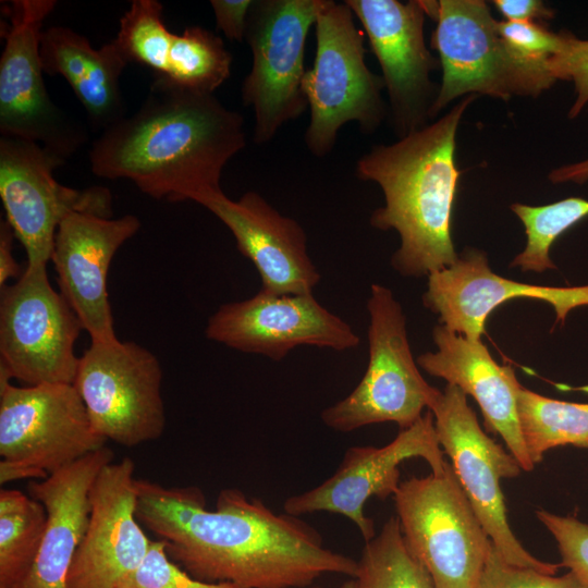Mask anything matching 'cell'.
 <instances>
[{
	"label": "cell",
	"mask_w": 588,
	"mask_h": 588,
	"mask_svg": "<svg viewBox=\"0 0 588 588\" xmlns=\"http://www.w3.org/2000/svg\"><path fill=\"white\" fill-rule=\"evenodd\" d=\"M196 486L136 478V518L192 577L238 588H304L326 574L355 577L357 561L327 549L297 516L275 514L237 488L208 510Z\"/></svg>",
	"instance_id": "1"
},
{
	"label": "cell",
	"mask_w": 588,
	"mask_h": 588,
	"mask_svg": "<svg viewBox=\"0 0 588 588\" xmlns=\"http://www.w3.org/2000/svg\"><path fill=\"white\" fill-rule=\"evenodd\" d=\"M245 145L243 115L215 94L154 78L140 107L93 142L88 160L95 175L128 180L151 198L196 203L222 189L225 164Z\"/></svg>",
	"instance_id": "2"
},
{
	"label": "cell",
	"mask_w": 588,
	"mask_h": 588,
	"mask_svg": "<svg viewBox=\"0 0 588 588\" xmlns=\"http://www.w3.org/2000/svg\"><path fill=\"white\" fill-rule=\"evenodd\" d=\"M474 98L470 95L443 118L393 144L375 145L356 162V176L377 183L383 193L384 205L371 213L369 223L397 232L401 244L391 264L403 277H428L458 258L451 235L460 179L455 138Z\"/></svg>",
	"instance_id": "3"
},
{
	"label": "cell",
	"mask_w": 588,
	"mask_h": 588,
	"mask_svg": "<svg viewBox=\"0 0 588 588\" xmlns=\"http://www.w3.org/2000/svg\"><path fill=\"white\" fill-rule=\"evenodd\" d=\"M354 17L345 1L327 0L315 23V59L302 88L310 111L304 142L318 158L332 151L346 123L370 134L385 115L384 84L366 64L364 35Z\"/></svg>",
	"instance_id": "4"
},
{
	"label": "cell",
	"mask_w": 588,
	"mask_h": 588,
	"mask_svg": "<svg viewBox=\"0 0 588 588\" xmlns=\"http://www.w3.org/2000/svg\"><path fill=\"white\" fill-rule=\"evenodd\" d=\"M368 365L359 383L344 399L321 412L322 422L339 432L392 421L402 429L430 408L440 390L430 385L413 357L406 317L393 292L378 283L367 299Z\"/></svg>",
	"instance_id": "5"
},
{
	"label": "cell",
	"mask_w": 588,
	"mask_h": 588,
	"mask_svg": "<svg viewBox=\"0 0 588 588\" xmlns=\"http://www.w3.org/2000/svg\"><path fill=\"white\" fill-rule=\"evenodd\" d=\"M431 19L443 74L429 117L465 94L536 97L556 82L549 64L523 60L507 47L485 1L440 0Z\"/></svg>",
	"instance_id": "6"
},
{
	"label": "cell",
	"mask_w": 588,
	"mask_h": 588,
	"mask_svg": "<svg viewBox=\"0 0 588 588\" xmlns=\"http://www.w3.org/2000/svg\"><path fill=\"white\" fill-rule=\"evenodd\" d=\"M407 549L437 588H477L492 541L452 465L401 481L393 495Z\"/></svg>",
	"instance_id": "7"
},
{
	"label": "cell",
	"mask_w": 588,
	"mask_h": 588,
	"mask_svg": "<svg viewBox=\"0 0 588 588\" xmlns=\"http://www.w3.org/2000/svg\"><path fill=\"white\" fill-rule=\"evenodd\" d=\"M327 0H253L245 41L252 69L241 86L254 111L253 140L265 145L308 107L302 84L308 33Z\"/></svg>",
	"instance_id": "8"
},
{
	"label": "cell",
	"mask_w": 588,
	"mask_h": 588,
	"mask_svg": "<svg viewBox=\"0 0 588 588\" xmlns=\"http://www.w3.org/2000/svg\"><path fill=\"white\" fill-rule=\"evenodd\" d=\"M82 329L75 311L50 284L47 266L27 265L14 284L1 289L0 378L28 385L73 384Z\"/></svg>",
	"instance_id": "9"
},
{
	"label": "cell",
	"mask_w": 588,
	"mask_h": 588,
	"mask_svg": "<svg viewBox=\"0 0 588 588\" xmlns=\"http://www.w3.org/2000/svg\"><path fill=\"white\" fill-rule=\"evenodd\" d=\"M54 0H14L4 5L1 34L0 134L35 142L63 161L86 142V130L51 100L45 86L39 39Z\"/></svg>",
	"instance_id": "10"
},
{
	"label": "cell",
	"mask_w": 588,
	"mask_h": 588,
	"mask_svg": "<svg viewBox=\"0 0 588 588\" xmlns=\"http://www.w3.org/2000/svg\"><path fill=\"white\" fill-rule=\"evenodd\" d=\"M73 385L95 431L124 446L160 438L166 427L162 368L146 347L119 339L90 342Z\"/></svg>",
	"instance_id": "11"
},
{
	"label": "cell",
	"mask_w": 588,
	"mask_h": 588,
	"mask_svg": "<svg viewBox=\"0 0 588 588\" xmlns=\"http://www.w3.org/2000/svg\"><path fill=\"white\" fill-rule=\"evenodd\" d=\"M432 413L440 446L494 548L510 564L555 575L561 564L531 555L513 534L501 491L502 478H515L517 460L480 427L467 395L446 384L428 409Z\"/></svg>",
	"instance_id": "12"
},
{
	"label": "cell",
	"mask_w": 588,
	"mask_h": 588,
	"mask_svg": "<svg viewBox=\"0 0 588 588\" xmlns=\"http://www.w3.org/2000/svg\"><path fill=\"white\" fill-rule=\"evenodd\" d=\"M64 163L38 143L0 136V198L29 266L51 260L57 230L70 215L112 218L109 188H73L53 177V170Z\"/></svg>",
	"instance_id": "13"
},
{
	"label": "cell",
	"mask_w": 588,
	"mask_h": 588,
	"mask_svg": "<svg viewBox=\"0 0 588 588\" xmlns=\"http://www.w3.org/2000/svg\"><path fill=\"white\" fill-rule=\"evenodd\" d=\"M73 384L0 379V455L48 475L105 446Z\"/></svg>",
	"instance_id": "14"
},
{
	"label": "cell",
	"mask_w": 588,
	"mask_h": 588,
	"mask_svg": "<svg viewBox=\"0 0 588 588\" xmlns=\"http://www.w3.org/2000/svg\"><path fill=\"white\" fill-rule=\"evenodd\" d=\"M208 340L238 352L281 360L299 346L343 352L359 345L353 327L310 294L260 289L249 298L221 305L205 328Z\"/></svg>",
	"instance_id": "15"
},
{
	"label": "cell",
	"mask_w": 588,
	"mask_h": 588,
	"mask_svg": "<svg viewBox=\"0 0 588 588\" xmlns=\"http://www.w3.org/2000/svg\"><path fill=\"white\" fill-rule=\"evenodd\" d=\"M412 457L424 458L434 475L442 474L448 464L430 411L382 448H348L331 477L284 501V513L297 517L318 512L343 515L367 542L376 536L373 520L364 512L367 500L394 495L401 483L400 464Z\"/></svg>",
	"instance_id": "16"
},
{
	"label": "cell",
	"mask_w": 588,
	"mask_h": 588,
	"mask_svg": "<svg viewBox=\"0 0 588 588\" xmlns=\"http://www.w3.org/2000/svg\"><path fill=\"white\" fill-rule=\"evenodd\" d=\"M364 27L388 90L400 137L422 127L431 105L430 72L437 60L424 38L425 11L419 1L345 0Z\"/></svg>",
	"instance_id": "17"
},
{
	"label": "cell",
	"mask_w": 588,
	"mask_h": 588,
	"mask_svg": "<svg viewBox=\"0 0 588 588\" xmlns=\"http://www.w3.org/2000/svg\"><path fill=\"white\" fill-rule=\"evenodd\" d=\"M135 464L106 465L90 492L87 529L76 550L66 588H115L144 560L151 540L136 518Z\"/></svg>",
	"instance_id": "18"
},
{
	"label": "cell",
	"mask_w": 588,
	"mask_h": 588,
	"mask_svg": "<svg viewBox=\"0 0 588 588\" xmlns=\"http://www.w3.org/2000/svg\"><path fill=\"white\" fill-rule=\"evenodd\" d=\"M140 228L134 215L103 218L72 213L59 225L51 260L60 293L79 318L90 342L117 340L108 272L119 248Z\"/></svg>",
	"instance_id": "19"
},
{
	"label": "cell",
	"mask_w": 588,
	"mask_h": 588,
	"mask_svg": "<svg viewBox=\"0 0 588 588\" xmlns=\"http://www.w3.org/2000/svg\"><path fill=\"white\" fill-rule=\"evenodd\" d=\"M196 203L230 230L238 252L256 268L261 290L275 294L314 292L321 275L308 254L306 232L295 219L282 215L254 191L231 199L221 189Z\"/></svg>",
	"instance_id": "20"
},
{
	"label": "cell",
	"mask_w": 588,
	"mask_h": 588,
	"mask_svg": "<svg viewBox=\"0 0 588 588\" xmlns=\"http://www.w3.org/2000/svg\"><path fill=\"white\" fill-rule=\"evenodd\" d=\"M113 41L128 63L146 66L154 78L181 88L213 94L231 75L233 58L222 38L200 26L172 33L157 0H133Z\"/></svg>",
	"instance_id": "21"
},
{
	"label": "cell",
	"mask_w": 588,
	"mask_h": 588,
	"mask_svg": "<svg viewBox=\"0 0 588 588\" xmlns=\"http://www.w3.org/2000/svg\"><path fill=\"white\" fill-rule=\"evenodd\" d=\"M427 278L424 305L439 316L441 324L475 340L485 332L491 311L512 298L549 303L555 313V324H563L574 308L588 305V284L544 286L509 280L491 270L485 252L474 248L464 250L452 266Z\"/></svg>",
	"instance_id": "22"
},
{
	"label": "cell",
	"mask_w": 588,
	"mask_h": 588,
	"mask_svg": "<svg viewBox=\"0 0 588 588\" xmlns=\"http://www.w3.org/2000/svg\"><path fill=\"white\" fill-rule=\"evenodd\" d=\"M432 339L437 351L418 356V366L473 396L488 431L502 438L523 470H532L535 464L527 452L518 415L523 385L514 369L498 364L481 339L457 334L441 323L433 328Z\"/></svg>",
	"instance_id": "23"
},
{
	"label": "cell",
	"mask_w": 588,
	"mask_h": 588,
	"mask_svg": "<svg viewBox=\"0 0 588 588\" xmlns=\"http://www.w3.org/2000/svg\"><path fill=\"white\" fill-rule=\"evenodd\" d=\"M113 452L103 446L57 470L28 482V495L47 512V524L34 566L22 588H66L76 550L87 529L91 486Z\"/></svg>",
	"instance_id": "24"
},
{
	"label": "cell",
	"mask_w": 588,
	"mask_h": 588,
	"mask_svg": "<svg viewBox=\"0 0 588 588\" xmlns=\"http://www.w3.org/2000/svg\"><path fill=\"white\" fill-rule=\"evenodd\" d=\"M39 54L44 73L69 83L94 130L102 132L125 117L120 78L130 63L113 40L94 48L72 28L51 26L41 30Z\"/></svg>",
	"instance_id": "25"
},
{
	"label": "cell",
	"mask_w": 588,
	"mask_h": 588,
	"mask_svg": "<svg viewBox=\"0 0 588 588\" xmlns=\"http://www.w3.org/2000/svg\"><path fill=\"white\" fill-rule=\"evenodd\" d=\"M45 506L12 489L0 491V588H22L44 538Z\"/></svg>",
	"instance_id": "26"
},
{
	"label": "cell",
	"mask_w": 588,
	"mask_h": 588,
	"mask_svg": "<svg viewBox=\"0 0 588 588\" xmlns=\"http://www.w3.org/2000/svg\"><path fill=\"white\" fill-rule=\"evenodd\" d=\"M518 415L534 464L553 448L574 445L588 450V404L554 400L522 387Z\"/></svg>",
	"instance_id": "27"
},
{
	"label": "cell",
	"mask_w": 588,
	"mask_h": 588,
	"mask_svg": "<svg viewBox=\"0 0 588 588\" xmlns=\"http://www.w3.org/2000/svg\"><path fill=\"white\" fill-rule=\"evenodd\" d=\"M354 578L359 588H437L428 571L407 549L399 519L393 516L365 542Z\"/></svg>",
	"instance_id": "28"
},
{
	"label": "cell",
	"mask_w": 588,
	"mask_h": 588,
	"mask_svg": "<svg viewBox=\"0 0 588 588\" xmlns=\"http://www.w3.org/2000/svg\"><path fill=\"white\" fill-rule=\"evenodd\" d=\"M512 211L525 226L527 244L525 249L511 261L510 267L522 271L543 272L556 269L550 257L554 241L571 226L588 217V200L568 197L542 206L515 203Z\"/></svg>",
	"instance_id": "29"
},
{
	"label": "cell",
	"mask_w": 588,
	"mask_h": 588,
	"mask_svg": "<svg viewBox=\"0 0 588 588\" xmlns=\"http://www.w3.org/2000/svg\"><path fill=\"white\" fill-rule=\"evenodd\" d=\"M115 588H238L230 583H206L172 562L160 540H151L142 563Z\"/></svg>",
	"instance_id": "30"
},
{
	"label": "cell",
	"mask_w": 588,
	"mask_h": 588,
	"mask_svg": "<svg viewBox=\"0 0 588 588\" xmlns=\"http://www.w3.org/2000/svg\"><path fill=\"white\" fill-rule=\"evenodd\" d=\"M477 588H588L575 573L562 576L507 563L491 546Z\"/></svg>",
	"instance_id": "31"
},
{
	"label": "cell",
	"mask_w": 588,
	"mask_h": 588,
	"mask_svg": "<svg viewBox=\"0 0 588 588\" xmlns=\"http://www.w3.org/2000/svg\"><path fill=\"white\" fill-rule=\"evenodd\" d=\"M499 35L507 47L523 60L549 64L563 44V34L553 33L535 22H497Z\"/></svg>",
	"instance_id": "32"
},
{
	"label": "cell",
	"mask_w": 588,
	"mask_h": 588,
	"mask_svg": "<svg viewBox=\"0 0 588 588\" xmlns=\"http://www.w3.org/2000/svg\"><path fill=\"white\" fill-rule=\"evenodd\" d=\"M536 515L554 537L561 565L588 585V524L573 516H560L547 511H538Z\"/></svg>",
	"instance_id": "33"
},
{
	"label": "cell",
	"mask_w": 588,
	"mask_h": 588,
	"mask_svg": "<svg viewBox=\"0 0 588 588\" xmlns=\"http://www.w3.org/2000/svg\"><path fill=\"white\" fill-rule=\"evenodd\" d=\"M561 50L549 61V68L556 81H572L576 98L568 118H576L588 103V39H579L571 32L562 30Z\"/></svg>",
	"instance_id": "34"
},
{
	"label": "cell",
	"mask_w": 588,
	"mask_h": 588,
	"mask_svg": "<svg viewBox=\"0 0 588 588\" xmlns=\"http://www.w3.org/2000/svg\"><path fill=\"white\" fill-rule=\"evenodd\" d=\"M253 0H211L216 27L231 41L245 40L247 16Z\"/></svg>",
	"instance_id": "35"
},
{
	"label": "cell",
	"mask_w": 588,
	"mask_h": 588,
	"mask_svg": "<svg viewBox=\"0 0 588 588\" xmlns=\"http://www.w3.org/2000/svg\"><path fill=\"white\" fill-rule=\"evenodd\" d=\"M493 4L506 21L532 22L554 16L553 10L539 0H495Z\"/></svg>",
	"instance_id": "36"
},
{
	"label": "cell",
	"mask_w": 588,
	"mask_h": 588,
	"mask_svg": "<svg viewBox=\"0 0 588 588\" xmlns=\"http://www.w3.org/2000/svg\"><path fill=\"white\" fill-rule=\"evenodd\" d=\"M15 236L7 220L0 222V287H4L12 278L22 275L21 268L13 256Z\"/></svg>",
	"instance_id": "37"
},
{
	"label": "cell",
	"mask_w": 588,
	"mask_h": 588,
	"mask_svg": "<svg viewBox=\"0 0 588 588\" xmlns=\"http://www.w3.org/2000/svg\"><path fill=\"white\" fill-rule=\"evenodd\" d=\"M49 475L44 471L39 470L23 464L9 462L5 460H1L0 462V483L4 485L10 481L19 480V479H25V478H33V479H46Z\"/></svg>",
	"instance_id": "38"
},
{
	"label": "cell",
	"mask_w": 588,
	"mask_h": 588,
	"mask_svg": "<svg viewBox=\"0 0 588 588\" xmlns=\"http://www.w3.org/2000/svg\"><path fill=\"white\" fill-rule=\"evenodd\" d=\"M548 177L555 184L567 182L586 183L588 181V159L554 169Z\"/></svg>",
	"instance_id": "39"
},
{
	"label": "cell",
	"mask_w": 588,
	"mask_h": 588,
	"mask_svg": "<svg viewBox=\"0 0 588 588\" xmlns=\"http://www.w3.org/2000/svg\"><path fill=\"white\" fill-rule=\"evenodd\" d=\"M339 588H359V586L355 578H351L345 580Z\"/></svg>",
	"instance_id": "40"
},
{
	"label": "cell",
	"mask_w": 588,
	"mask_h": 588,
	"mask_svg": "<svg viewBox=\"0 0 588 588\" xmlns=\"http://www.w3.org/2000/svg\"><path fill=\"white\" fill-rule=\"evenodd\" d=\"M310 588H320V587H310Z\"/></svg>",
	"instance_id": "41"
}]
</instances>
